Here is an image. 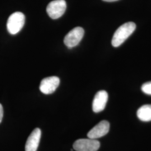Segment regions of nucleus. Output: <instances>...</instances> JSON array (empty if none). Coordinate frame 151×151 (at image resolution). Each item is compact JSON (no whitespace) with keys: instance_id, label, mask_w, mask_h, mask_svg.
<instances>
[{"instance_id":"nucleus-1","label":"nucleus","mask_w":151,"mask_h":151,"mask_svg":"<svg viewBox=\"0 0 151 151\" xmlns=\"http://www.w3.org/2000/svg\"><path fill=\"white\" fill-rule=\"evenodd\" d=\"M136 25L133 22H126L116 30L111 40L114 47H118L135 31Z\"/></svg>"},{"instance_id":"nucleus-2","label":"nucleus","mask_w":151,"mask_h":151,"mask_svg":"<svg viewBox=\"0 0 151 151\" xmlns=\"http://www.w3.org/2000/svg\"><path fill=\"white\" fill-rule=\"evenodd\" d=\"M25 22V15L21 12H15L9 16L7 22V29L12 35L17 34L24 27Z\"/></svg>"},{"instance_id":"nucleus-3","label":"nucleus","mask_w":151,"mask_h":151,"mask_svg":"<svg viewBox=\"0 0 151 151\" xmlns=\"http://www.w3.org/2000/svg\"><path fill=\"white\" fill-rule=\"evenodd\" d=\"M66 7L67 4L65 0H54L47 6V12L52 19H57L64 14Z\"/></svg>"},{"instance_id":"nucleus-4","label":"nucleus","mask_w":151,"mask_h":151,"mask_svg":"<svg viewBox=\"0 0 151 151\" xmlns=\"http://www.w3.org/2000/svg\"><path fill=\"white\" fill-rule=\"evenodd\" d=\"M85 31L81 27H76L71 30L64 39V43L68 48L75 47L83 37Z\"/></svg>"},{"instance_id":"nucleus-5","label":"nucleus","mask_w":151,"mask_h":151,"mask_svg":"<svg viewBox=\"0 0 151 151\" xmlns=\"http://www.w3.org/2000/svg\"><path fill=\"white\" fill-rule=\"evenodd\" d=\"M100 146V142L93 139H80L73 143V149L76 151H97Z\"/></svg>"},{"instance_id":"nucleus-6","label":"nucleus","mask_w":151,"mask_h":151,"mask_svg":"<svg viewBox=\"0 0 151 151\" xmlns=\"http://www.w3.org/2000/svg\"><path fill=\"white\" fill-rule=\"evenodd\" d=\"M60 78L56 76H52L44 78L40 85V90L46 95L53 93L60 85Z\"/></svg>"},{"instance_id":"nucleus-7","label":"nucleus","mask_w":151,"mask_h":151,"mask_svg":"<svg viewBox=\"0 0 151 151\" xmlns=\"http://www.w3.org/2000/svg\"><path fill=\"white\" fill-rule=\"evenodd\" d=\"M110 129V124L106 120H103L95 125L87 133L89 138L96 139L108 134Z\"/></svg>"},{"instance_id":"nucleus-8","label":"nucleus","mask_w":151,"mask_h":151,"mask_svg":"<svg viewBox=\"0 0 151 151\" xmlns=\"http://www.w3.org/2000/svg\"><path fill=\"white\" fill-rule=\"evenodd\" d=\"M107 92L101 90L97 92L92 102V110L95 113H99L103 111L108 102Z\"/></svg>"},{"instance_id":"nucleus-9","label":"nucleus","mask_w":151,"mask_h":151,"mask_svg":"<svg viewBox=\"0 0 151 151\" xmlns=\"http://www.w3.org/2000/svg\"><path fill=\"white\" fill-rule=\"evenodd\" d=\"M41 130L35 128L27 138L25 145V151H37L41 138Z\"/></svg>"},{"instance_id":"nucleus-10","label":"nucleus","mask_w":151,"mask_h":151,"mask_svg":"<svg viewBox=\"0 0 151 151\" xmlns=\"http://www.w3.org/2000/svg\"><path fill=\"white\" fill-rule=\"evenodd\" d=\"M137 116L141 121H151V105H145L140 107L137 111Z\"/></svg>"},{"instance_id":"nucleus-11","label":"nucleus","mask_w":151,"mask_h":151,"mask_svg":"<svg viewBox=\"0 0 151 151\" xmlns=\"http://www.w3.org/2000/svg\"><path fill=\"white\" fill-rule=\"evenodd\" d=\"M142 91L145 93L151 95V81L145 83L142 86Z\"/></svg>"},{"instance_id":"nucleus-12","label":"nucleus","mask_w":151,"mask_h":151,"mask_svg":"<svg viewBox=\"0 0 151 151\" xmlns=\"http://www.w3.org/2000/svg\"><path fill=\"white\" fill-rule=\"evenodd\" d=\"M3 115H4V110H3V107L2 105L0 104V123H1L2 118H3Z\"/></svg>"},{"instance_id":"nucleus-13","label":"nucleus","mask_w":151,"mask_h":151,"mask_svg":"<svg viewBox=\"0 0 151 151\" xmlns=\"http://www.w3.org/2000/svg\"><path fill=\"white\" fill-rule=\"evenodd\" d=\"M103 1H105V2H114V1H118V0H103Z\"/></svg>"}]
</instances>
